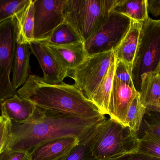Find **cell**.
<instances>
[{"instance_id":"6da1fadb","label":"cell","mask_w":160,"mask_h":160,"mask_svg":"<svg viewBox=\"0 0 160 160\" xmlns=\"http://www.w3.org/2000/svg\"><path fill=\"white\" fill-rule=\"evenodd\" d=\"M105 116L86 119L44 111L37 107L33 117L26 123L10 121L5 148L30 153L52 140L76 137L82 141L90 135Z\"/></svg>"},{"instance_id":"7a4b0ae2","label":"cell","mask_w":160,"mask_h":160,"mask_svg":"<svg viewBox=\"0 0 160 160\" xmlns=\"http://www.w3.org/2000/svg\"><path fill=\"white\" fill-rule=\"evenodd\" d=\"M17 95L48 111L86 119L105 116L74 84L50 85L42 77L29 75Z\"/></svg>"},{"instance_id":"3957f363","label":"cell","mask_w":160,"mask_h":160,"mask_svg":"<svg viewBox=\"0 0 160 160\" xmlns=\"http://www.w3.org/2000/svg\"><path fill=\"white\" fill-rule=\"evenodd\" d=\"M138 142V135L128 127L105 118L98 126L91 151L98 160L115 159L136 154Z\"/></svg>"},{"instance_id":"277c9868","label":"cell","mask_w":160,"mask_h":160,"mask_svg":"<svg viewBox=\"0 0 160 160\" xmlns=\"http://www.w3.org/2000/svg\"><path fill=\"white\" fill-rule=\"evenodd\" d=\"M117 0H66L65 21L78 33L82 42L93 36L105 23Z\"/></svg>"},{"instance_id":"5b68a950","label":"cell","mask_w":160,"mask_h":160,"mask_svg":"<svg viewBox=\"0 0 160 160\" xmlns=\"http://www.w3.org/2000/svg\"><path fill=\"white\" fill-rule=\"evenodd\" d=\"M160 65V19L151 18L143 22L139 43L132 69V80L140 92L147 74L158 72Z\"/></svg>"},{"instance_id":"8992f818","label":"cell","mask_w":160,"mask_h":160,"mask_svg":"<svg viewBox=\"0 0 160 160\" xmlns=\"http://www.w3.org/2000/svg\"><path fill=\"white\" fill-rule=\"evenodd\" d=\"M113 51L87 56L75 70L68 73L74 85L88 100L97 90L114 59Z\"/></svg>"},{"instance_id":"52a82bcc","label":"cell","mask_w":160,"mask_h":160,"mask_svg":"<svg viewBox=\"0 0 160 160\" xmlns=\"http://www.w3.org/2000/svg\"><path fill=\"white\" fill-rule=\"evenodd\" d=\"M131 23L129 18L112 10L98 31L84 42L87 56L114 51L129 30Z\"/></svg>"},{"instance_id":"ba28073f","label":"cell","mask_w":160,"mask_h":160,"mask_svg":"<svg viewBox=\"0 0 160 160\" xmlns=\"http://www.w3.org/2000/svg\"><path fill=\"white\" fill-rule=\"evenodd\" d=\"M16 43V26L13 18L0 23V104L17 95L10 78Z\"/></svg>"},{"instance_id":"9c48e42d","label":"cell","mask_w":160,"mask_h":160,"mask_svg":"<svg viewBox=\"0 0 160 160\" xmlns=\"http://www.w3.org/2000/svg\"><path fill=\"white\" fill-rule=\"evenodd\" d=\"M66 0H33L34 39L43 40L65 21L63 8Z\"/></svg>"},{"instance_id":"30bf717a","label":"cell","mask_w":160,"mask_h":160,"mask_svg":"<svg viewBox=\"0 0 160 160\" xmlns=\"http://www.w3.org/2000/svg\"><path fill=\"white\" fill-rule=\"evenodd\" d=\"M31 52L35 55L43 72L42 80L46 83L57 85L63 82L68 76L53 53L48 46L37 40H33L29 44Z\"/></svg>"},{"instance_id":"8fae6325","label":"cell","mask_w":160,"mask_h":160,"mask_svg":"<svg viewBox=\"0 0 160 160\" xmlns=\"http://www.w3.org/2000/svg\"><path fill=\"white\" fill-rule=\"evenodd\" d=\"M139 94L133 85L120 81L114 78L109 103V116L125 126L129 107Z\"/></svg>"},{"instance_id":"7c38bea8","label":"cell","mask_w":160,"mask_h":160,"mask_svg":"<svg viewBox=\"0 0 160 160\" xmlns=\"http://www.w3.org/2000/svg\"><path fill=\"white\" fill-rule=\"evenodd\" d=\"M76 137H66L47 142L29 153L31 160H55L70 153L79 144Z\"/></svg>"},{"instance_id":"4fadbf2b","label":"cell","mask_w":160,"mask_h":160,"mask_svg":"<svg viewBox=\"0 0 160 160\" xmlns=\"http://www.w3.org/2000/svg\"><path fill=\"white\" fill-rule=\"evenodd\" d=\"M37 106L27 100L16 95L1 103L2 116L9 121L23 124L33 117Z\"/></svg>"},{"instance_id":"5bb4252c","label":"cell","mask_w":160,"mask_h":160,"mask_svg":"<svg viewBox=\"0 0 160 160\" xmlns=\"http://www.w3.org/2000/svg\"><path fill=\"white\" fill-rule=\"evenodd\" d=\"M47 46L68 74L77 68L87 57L83 42L62 46Z\"/></svg>"},{"instance_id":"9a60e30c","label":"cell","mask_w":160,"mask_h":160,"mask_svg":"<svg viewBox=\"0 0 160 160\" xmlns=\"http://www.w3.org/2000/svg\"><path fill=\"white\" fill-rule=\"evenodd\" d=\"M16 26V41L30 44L34 40V6L33 0L29 3L14 18Z\"/></svg>"},{"instance_id":"2e32d148","label":"cell","mask_w":160,"mask_h":160,"mask_svg":"<svg viewBox=\"0 0 160 160\" xmlns=\"http://www.w3.org/2000/svg\"><path fill=\"white\" fill-rule=\"evenodd\" d=\"M140 100L148 111L160 113V74L153 72L143 79L140 92Z\"/></svg>"},{"instance_id":"e0dca14e","label":"cell","mask_w":160,"mask_h":160,"mask_svg":"<svg viewBox=\"0 0 160 160\" xmlns=\"http://www.w3.org/2000/svg\"><path fill=\"white\" fill-rule=\"evenodd\" d=\"M143 23L132 20L129 30L117 49L114 51L117 60H121L132 69Z\"/></svg>"},{"instance_id":"ac0fdd59","label":"cell","mask_w":160,"mask_h":160,"mask_svg":"<svg viewBox=\"0 0 160 160\" xmlns=\"http://www.w3.org/2000/svg\"><path fill=\"white\" fill-rule=\"evenodd\" d=\"M31 53L29 44L16 43L11 80L15 91L23 85L29 77Z\"/></svg>"},{"instance_id":"d6986e66","label":"cell","mask_w":160,"mask_h":160,"mask_svg":"<svg viewBox=\"0 0 160 160\" xmlns=\"http://www.w3.org/2000/svg\"><path fill=\"white\" fill-rule=\"evenodd\" d=\"M116 58L111 63L106 76L90 99V101L97 107L102 115H109L110 97L114 77Z\"/></svg>"},{"instance_id":"ffe728a7","label":"cell","mask_w":160,"mask_h":160,"mask_svg":"<svg viewBox=\"0 0 160 160\" xmlns=\"http://www.w3.org/2000/svg\"><path fill=\"white\" fill-rule=\"evenodd\" d=\"M112 10L138 22H144L149 18L147 0H117Z\"/></svg>"},{"instance_id":"44dd1931","label":"cell","mask_w":160,"mask_h":160,"mask_svg":"<svg viewBox=\"0 0 160 160\" xmlns=\"http://www.w3.org/2000/svg\"><path fill=\"white\" fill-rule=\"evenodd\" d=\"M39 41L47 45L53 46H62L83 42L75 29L65 21L56 27L49 36Z\"/></svg>"},{"instance_id":"7402d4cb","label":"cell","mask_w":160,"mask_h":160,"mask_svg":"<svg viewBox=\"0 0 160 160\" xmlns=\"http://www.w3.org/2000/svg\"><path fill=\"white\" fill-rule=\"evenodd\" d=\"M147 109L140 100V94L132 101L127 113L126 123L132 132L138 134L141 128Z\"/></svg>"},{"instance_id":"603a6c76","label":"cell","mask_w":160,"mask_h":160,"mask_svg":"<svg viewBox=\"0 0 160 160\" xmlns=\"http://www.w3.org/2000/svg\"><path fill=\"white\" fill-rule=\"evenodd\" d=\"M136 154L160 159V138L148 133L138 135Z\"/></svg>"},{"instance_id":"cb8c5ba5","label":"cell","mask_w":160,"mask_h":160,"mask_svg":"<svg viewBox=\"0 0 160 160\" xmlns=\"http://www.w3.org/2000/svg\"><path fill=\"white\" fill-rule=\"evenodd\" d=\"M98 126L90 135L80 141L79 144L71 151L66 160H98L93 156L91 149Z\"/></svg>"},{"instance_id":"d4e9b609","label":"cell","mask_w":160,"mask_h":160,"mask_svg":"<svg viewBox=\"0 0 160 160\" xmlns=\"http://www.w3.org/2000/svg\"><path fill=\"white\" fill-rule=\"evenodd\" d=\"M143 133H148L160 138V113L147 111L137 135Z\"/></svg>"},{"instance_id":"484cf974","label":"cell","mask_w":160,"mask_h":160,"mask_svg":"<svg viewBox=\"0 0 160 160\" xmlns=\"http://www.w3.org/2000/svg\"><path fill=\"white\" fill-rule=\"evenodd\" d=\"M30 0H0V23L14 18Z\"/></svg>"},{"instance_id":"4316f807","label":"cell","mask_w":160,"mask_h":160,"mask_svg":"<svg viewBox=\"0 0 160 160\" xmlns=\"http://www.w3.org/2000/svg\"><path fill=\"white\" fill-rule=\"evenodd\" d=\"M116 63L114 78L122 82L134 86L132 82V68L123 61L117 60L116 58Z\"/></svg>"},{"instance_id":"83f0119b","label":"cell","mask_w":160,"mask_h":160,"mask_svg":"<svg viewBox=\"0 0 160 160\" xmlns=\"http://www.w3.org/2000/svg\"><path fill=\"white\" fill-rule=\"evenodd\" d=\"M10 129V121L0 116V154L5 148Z\"/></svg>"},{"instance_id":"f1b7e54d","label":"cell","mask_w":160,"mask_h":160,"mask_svg":"<svg viewBox=\"0 0 160 160\" xmlns=\"http://www.w3.org/2000/svg\"><path fill=\"white\" fill-rule=\"evenodd\" d=\"M0 160H31L29 154L5 148L0 154Z\"/></svg>"},{"instance_id":"f546056e","label":"cell","mask_w":160,"mask_h":160,"mask_svg":"<svg viewBox=\"0 0 160 160\" xmlns=\"http://www.w3.org/2000/svg\"><path fill=\"white\" fill-rule=\"evenodd\" d=\"M148 11L154 17L160 15V0H147Z\"/></svg>"},{"instance_id":"4dcf8cb0","label":"cell","mask_w":160,"mask_h":160,"mask_svg":"<svg viewBox=\"0 0 160 160\" xmlns=\"http://www.w3.org/2000/svg\"><path fill=\"white\" fill-rule=\"evenodd\" d=\"M112 160H160L159 159L144 155H129V156H124Z\"/></svg>"},{"instance_id":"1f68e13d","label":"cell","mask_w":160,"mask_h":160,"mask_svg":"<svg viewBox=\"0 0 160 160\" xmlns=\"http://www.w3.org/2000/svg\"><path fill=\"white\" fill-rule=\"evenodd\" d=\"M69 153H68V154H67V155H65V156H63V157H61L55 160H66V159L67 158V157H68V155H69Z\"/></svg>"},{"instance_id":"d6a6232c","label":"cell","mask_w":160,"mask_h":160,"mask_svg":"<svg viewBox=\"0 0 160 160\" xmlns=\"http://www.w3.org/2000/svg\"><path fill=\"white\" fill-rule=\"evenodd\" d=\"M158 72H159V73L160 74V65L159 69Z\"/></svg>"}]
</instances>
